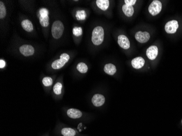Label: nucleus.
<instances>
[{
    "mask_svg": "<svg viewBox=\"0 0 182 136\" xmlns=\"http://www.w3.org/2000/svg\"><path fill=\"white\" fill-rule=\"evenodd\" d=\"M92 102L95 106H101L105 103V97L99 94H95L92 98Z\"/></svg>",
    "mask_w": 182,
    "mask_h": 136,
    "instance_id": "11",
    "label": "nucleus"
},
{
    "mask_svg": "<svg viewBox=\"0 0 182 136\" xmlns=\"http://www.w3.org/2000/svg\"><path fill=\"white\" fill-rule=\"evenodd\" d=\"M70 58L69 55L66 53H63L59 59H57L52 63L51 67L54 69H60L67 63Z\"/></svg>",
    "mask_w": 182,
    "mask_h": 136,
    "instance_id": "4",
    "label": "nucleus"
},
{
    "mask_svg": "<svg viewBox=\"0 0 182 136\" xmlns=\"http://www.w3.org/2000/svg\"><path fill=\"white\" fill-rule=\"evenodd\" d=\"M21 26L23 29L25 30L27 32H30L34 30V26L33 24L29 20H23L21 23Z\"/></svg>",
    "mask_w": 182,
    "mask_h": 136,
    "instance_id": "15",
    "label": "nucleus"
},
{
    "mask_svg": "<svg viewBox=\"0 0 182 136\" xmlns=\"http://www.w3.org/2000/svg\"><path fill=\"white\" fill-rule=\"evenodd\" d=\"M73 34L75 36H80L82 34V30L81 27H75L73 30Z\"/></svg>",
    "mask_w": 182,
    "mask_h": 136,
    "instance_id": "24",
    "label": "nucleus"
},
{
    "mask_svg": "<svg viewBox=\"0 0 182 136\" xmlns=\"http://www.w3.org/2000/svg\"><path fill=\"white\" fill-rule=\"evenodd\" d=\"M122 11L124 14L128 17L132 16L134 14V9L133 6H129L124 4L123 6Z\"/></svg>",
    "mask_w": 182,
    "mask_h": 136,
    "instance_id": "17",
    "label": "nucleus"
},
{
    "mask_svg": "<svg viewBox=\"0 0 182 136\" xmlns=\"http://www.w3.org/2000/svg\"><path fill=\"white\" fill-rule=\"evenodd\" d=\"M42 82L46 87H49L52 85V79L50 77H45L43 79Z\"/></svg>",
    "mask_w": 182,
    "mask_h": 136,
    "instance_id": "23",
    "label": "nucleus"
},
{
    "mask_svg": "<svg viewBox=\"0 0 182 136\" xmlns=\"http://www.w3.org/2000/svg\"><path fill=\"white\" fill-rule=\"evenodd\" d=\"M104 39V31L101 26L95 27L92 32V41L93 44L99 45L103 42Z\"/></svg>",
    "mask_w": 182,
    "mask_h": 136,
    "instance_id": "1",
    "label": "nucleus"
},
{
    "mask_svg": "<svg viewBox=\"0 0 182 136\" xmlns=\"http://www.w3.org/2000/svg\"><path fill=\"white\" fill-rule=\"evenodd\" d=\"M118 44L121 48L127 50L130 48V41L124 35H120L118 37Z\"/></svg>",
    "mask_w": 182,
    "mask_h": 136,
    "instance_id": "8",
    "label": "nucleus"
},
{
    "mask_svg": "<svg viewBox=\"0 0 182 136\" xmlns=\"http://www.w3.org/2000/svg\"><path fill=\"white\" fill-rule=\"evenodd\" d=\"M178 27V23L176 20H171L166 24L165 30L168 34H173L176 32Z\"/></svg>",
    "mask_w": 182,
    "mask_h": 136,
    "instance_id": "6",
    "label": "nucleus"
},
{
    "mask_svg": "<svg viewBox=\"0 0 182 136\" xmlns=\"http://www.w3.org/2000/svg\"><path fill=\"white\" fill-rule=\"evenodd\" d=\"M145 59L142 57H138L135 58L131 61V66L136 69H141L145 65Z\"/></svg>",
    "mask_w": 182,
    "mask_h": 136,
    "instance_id": "12",
    "label": "nucleus"
},
{
    "mask_svg": "<svg viewBox=\"0 0 182 136\" xmlns=\"http://www.w3.org/2000/svg\"><path fill=\"white\" fill-rule=\"evenodd\" d=\"M76 17L79 20H85L86 18V13L84 11H76Z\"/></svg>",
    "mask_w": 182,
    "mask_h": 136,
    "instance_id": "22",
    "label": "nucleus"
},
{
    "mask_svg": "<svg viewBox=\"0 0 182 136\" xmlns=\"http://www.w3.org/2000/svg\"><path fill=\"white\" fill-rule=\"evenodd\" d=\"M6 15V9L4 3L0 2V19H4Z\"/></svg>",
    "mask_w": 182,
    "mask_h": 136,
    "instance_id": "21",
    "label": "nucleus"
},
{
    "mask_svg": "<svg viewBox=\"0 0 182 136\" xmlns=\"http://www.w3.org/2000/svg\"><path fill=\"white\" fill-rule=\"evenodd\" d=\"M104 71L109 75H113L116 73V68L115 66L111 63L106 64L104 68Z\"/></svg>",
    "mask_w": 182,
    "mask_h": 136,
    "instance_id": "14",
    "label": "nucleus"
},
{
    "mask_svg": "<svg viewBox=\"0 0 182 136\" xmlns=\"http://www.w3.org/2000/svg\"><path fill=\"white\" fill-rule=\"evenodd\" d=\"M76 69L79 71L82 74L86 73L88 71V67L84 63H79L76 66Z\"/></svg>",
    "mask_w": 182,
    "mask_h": 136,
    "instance_id": "19",
    "label": "nucleus"
},
{
    "mask_svg": "<svg viewBox=\"0 0 182 136\" xmlns=\"http://www.w3.org/2000/svg\"><path fill=\"white\" fill-rule=\"evenodd\" d=\"M38 17L39 19L41 25L46 27L49 25V17L48 10L45 8H41L38 13Z\"/></svg>",
    "mask_w": 182,
    "mask_h": 136,
    "instance_id": "3",
    "label": "nucleus"
},
{
    "mask_svg": "<svg viewBox=\"0 0 182 136\" xmlns=\"http://www.w3.org/2000/svg\"><path fill=\"white\" fill-rule=\"evenodd\" d=\"M158 55V48L156 46H151L146 51V55L149 59L154 60Z\"/></svg>",
    "mask_w": 182,
    "mask_h": 136,
    "instance_id": "10",
    "label": "nucleus"
},
{
    "mask_svg": "<svg viewBox=\"0 0 182 136\" xmlns=\"http://www.w3.org/2000/svg\"><path fill=\"white\" fill-rule=\"evenodd\" d=\"M6 66V62L3 59L0 60V68H4Z\"/></svg>",
    "mask_w": 182,
    "mask_h": 136,
    "instance_id": "26",
    "label": "nucleus"
},
{
    "mask_svg": "<svg viewBox=\"0 0 182 136\" xmlns=\"http://www.w3.org/2000/svg\"><path fill=\"white\" fill-rule=\"evenodd\" d=\"M162 9V4L158 0L153 1L152 3L150 4L148 7V11L149 13L153 15L156 16L160 13Z\"/></svg>",
    "mask_w": 182,
    "mask_h": 136,
    "instance_id": "5",
    "label": "nucleus"
},
{
    "mask_svg": "<svg viewBox=\"0 0 182 136\" xmlns=\"http://www.w3.org/2000/svg\"><path fill=\"white\" fill-rule=\"evenodd\" d=\"M136 40L140 43H145L147 42L150 39V34L147 32L139 31L135 34Z\"/></svg>",
    "mask_w": 182,
    "mask_h": 136,
    "instance_id": "7",
    "label": "nucleus"
},
{
    "mask_svg": "<svg viewBox=\"0 0 182 136\" xmlns=\"http://www.w3.org/2000/svg\"><path fill=\"white\" fill-rule=\"evenodd\" d=\"M63 23L61 21H56L53 23L51 32L53 37L55 39H59L63 34L64 31Z\"/></svg>",
    "mask_w": 182,
    "mask_h": 136,
    "instance_id": "2",
    "label": "nucleus"
},
{
    "mask_svg": "<svg viewBox=\"0 0 182 136\" xmlns=\"http://www.w3.org/2000/svg\"><path fill=\"white\" fill-rule=\"evenodd\" d=\"M67 115L70 118L73 119H78L81 117L82 114L81 112L79 110L75 108H71L67 110Z\"/></svg>",
    "mask_w": 182,
    "mask_h": 136,
    "instance_id": "13",
    "label": "nucleus"
},
{
    "mask_svg": "<svg viewBox=\"0 0 182 136\" xmlns=\"http://www.w3.org/2000/svg\"><path fill=\"white\" fill-rule=\"evenodd\" d=\"M124 2H125L126 5L129 6H133L136 4V0H125Z\"/></svg>",
    "mask_w": 182,
    "mask_h": 136,
    "instance_id": "25",
    "label": "nucleus"
},
{
    "mask_svg": "<svg viewBox=\"0 0 182 136\" xmlns=\"http://www.w3.org/2000/svg\"><path fill=\"white\" fill-rule=\"evenodd\" d=\"M62 88V85L60 82H57L54 87V88H53L54 92L56 94V95H60L61 94Z\"/></svg>",
    "mask_w": 182,
    "mask_h": 136,
    "instance_id": "20",
    "label": "nucleus"
},
{
    "mask_svg": "<svg viewBox=\"0 0 182 136\" xmlns=\"http://www.w3.org/2000/svg\"><path fill=\"white\" fill-rule=\"evenodd\" d=\"M96 4L98 8L103 11H106L109 7V1L108 0H97Z\"/></svg>",
    "mask_w": 182,
    "mask_h": 136,
    "instance_id": "16",
    "label": "nucleus"
},
{
    "mask_svg": "<svg viewBox=\"0 0 182 136\" xmlns=\"http://www.w3.org/2000/svg\"><path fill=\"white\" fill-rule=\"evenodd\" d=\"M20 52L24 56L28 57L33 55L34 53V48L30 45H24L20 48Z\"/></svg>",
    "mask_w": 182,
    "mask_h": 136,
    "instance_id": "9",
    "label": "nucleus"
},
{
    "mask_svg": "<svg viewBox=\"0 0 182 136\" xmlns=\"http://www.w3.org/2000/svg\"><path fill=\"white\" fill-rule=\"evenodd\" d=\"M61 133L63 136H74L76 135L74 130L71 128H63L61 130Z\"/></svg>",
    "mask_w": 182,
    "mask_h": 136,
    "instance_id": "18",
    "label": "nucleus"
}]
</instances>
